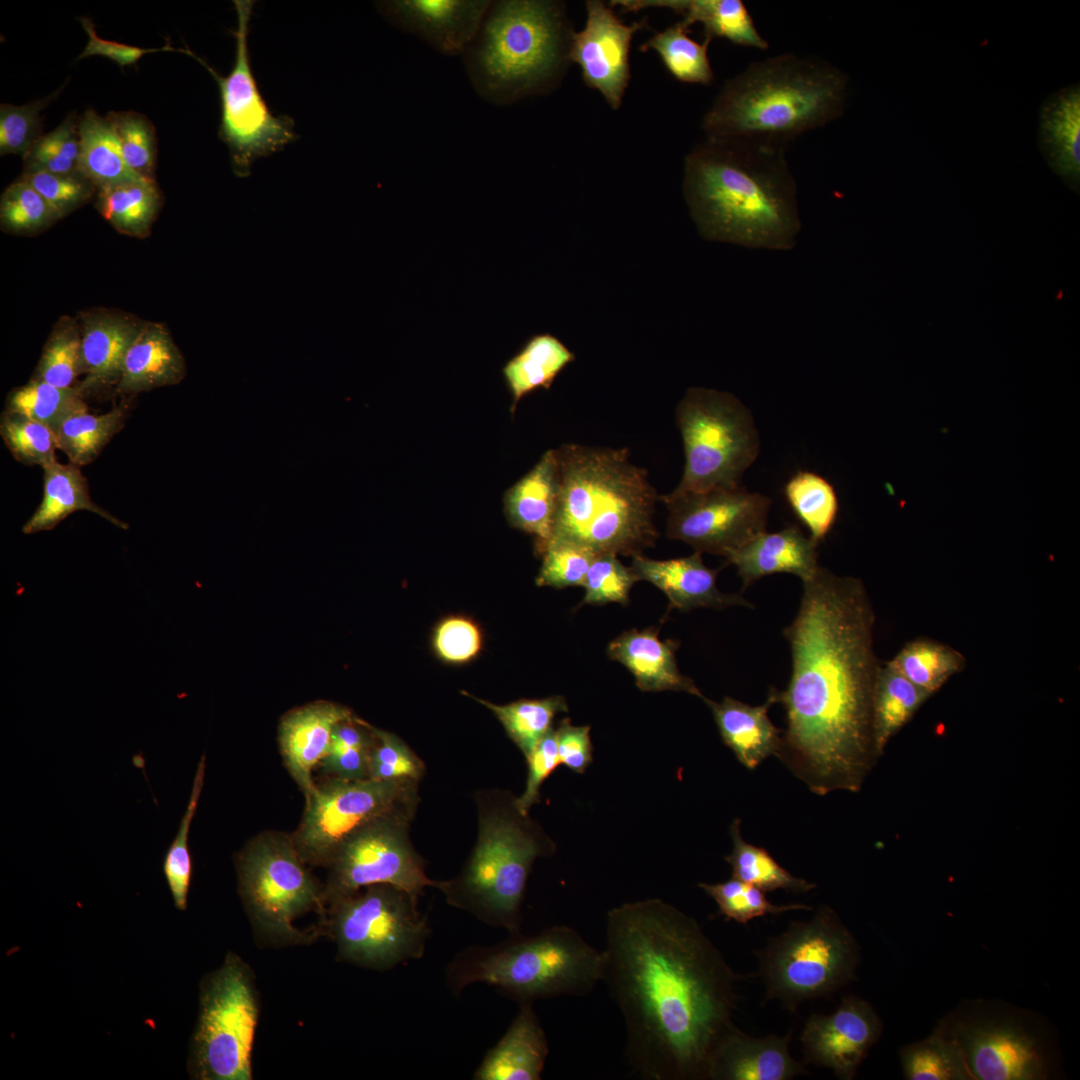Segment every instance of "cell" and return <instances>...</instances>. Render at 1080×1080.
I'll return each instance as SVG.
<instances>
[{
	"instance_id": "obj_15",
	"label": "cell",
	"mask_w": 1080,
	"mask_h": 1080,
	"mask_svg": "<svg viewBox=\"0 0 1080 1080\" xmlns=\"http://www.w3.org/2000/svg\"><path fill=\"white\" fill-rule=\"evenodd\" d=\"M234 6L236 49L228 75H219L192 51L184 49V53L200 62L217 82L221 104L219 137L228 147L233 172L244 178L255 160L282 150L298 136L291 117L271 113L251 70L247 40L254 1L235 0Z\"/></svg>"
},
{
	"instance_id": "obj_59",
	"label": "cell",
	"mask_w": 1080,
	"mask_h": 1080,
	"mask_svg": "<svg viewBox=\"0 0 1080 1080\" xmlns=\"http://www.w3.org/2000/svg\"><path fill=\"white\" fill-rule=\"evenodd\" d=\"M50 98L21 106L1 104L0 154L2 156L17 154L25 157L36 140L42 136L40 112Z\"/></svg>"
},
{
	"instance_id": "obj_17",
	"label": "cell",
	"mask_w": 1080,
	"mask_h": 1080,
	"mask_svg": "<svg viewBox=\"0 0 1080 1080\" xmlns=\"http://www.w3.org/2000/svg\"><path fill=\"white\" fill-rule=\"evenodd\" d=\"M668 510L666 535L695 551L726 558L766 531L772 501L742 486L659 495Z\"/></svg>"
},
{
	"instance_id": "obj_23",
	"label": "cell",
	"mask_w": 1080,
	"mask_h": 1080,
	"mask_svg": "<svg viewBox=\"0 0 1080 1080\" xmlns=\"http://www.w3.org/2000/svg\"><path fill=\"white\" fill-rule=\"evenodd\" d=\"M791 1031L784 1036L752 1037L734 1024L715 1045L707 1069L710 1080H788L807 1074L789 1050Z\"/></svg>"
},
{
	"instance_id": "obj_60",
	"label": "cell",
	"mask_w": 1080,
	"mask_h": 1080,
	"mask_svg": "<svg viewBox=\"0 0 1080 1080\" xmlns=\"http://www.w3.org/2000/svg\"><path fill=\"white\" fill-rule=\"evenodd\" d=\"M526 761L528 774L525 789L521 796H516V805L523 814H529L530 808L539 802L543 782L560 765L554 727L541 739Z\"/></svg>"
},
{
	"instance_id": "obj_42",
	"label": "cell",
	"mask_w": 1080,
	"mask_h": 1080,
	"mask_svg": "<svg viewBox=\"0 0 1080 1080\" xmlns=\"http://www.w3.org/2000/svg\"><path fill=\"white\" fill-rule=\"evenodd\" d=\"M730 834L733 849L725 857V861L731 866L732 878L756 886L762 891L783 889L806 893L816 887L815 883L788 872L765 848L747 843L741 836L739 819H735L730 825Z\"/></svg>"
},
{
	"instance_id": "obj_31",
	"label": "cell",
	"mask_w": 1080,
	"mask_h": 1080,
	"mask_svg": "<svg viewBox=\"0 0 1080 1080\" xmlns=\"http://www.w3.org/2000/svg\"><path fill=\"white\" fill-rule=\"evenodd\" d=\"M1039 149L1050 166L1075 191L1080 182V85L1048 95L1039 109Z\"/></svg>"
},
{
	"instance_id": "obj_33",
	"label": "cell",
	"mask_w": 1080,
	"mask_h": 1080,
	"mask_svg": "<svg viewBox=\"0 0 1080 1080\" xmlns=\"http://www.w3.org/2000/svg\"><path fill=\"white\" fill-rule=\"evenodd\" d=\"M611 4L626 12L668 8L682 17L679 23L687 30L694 23H701L707 39L724 38L736 45L760 50L769 47L741 0H619Z\"/></svg>"
},
{
	"instance_id": "obj_53",
	"label": "cell",
	"mask_w": 1080,
	"mask_h": 1080,
	"mask_svg": "<svg viewBox=\"0 0 1080 1080\" xmlns=\"http://www.w3.org/2000/svg\"><path fill=\"white\" fill-rule=\"evenodd\" d=\"M58 220L41 195L22 177L10 184L0 200V223L17 234L38 232Z\"/></svg>"
},
{
	"instance_id": "obj_24",
	"label": "cell",
	"mask_w": 1080,
	"mask_h": 1080,
	"mask_svg": "<svg viewBox=\"0 0 1080 1080\" xmlns=\"http://www.w3.org/2000/svg\"><path fill=\"white\" fill-rule=\"evenodd\" d=\"M631 568L640 580L648 581L669 600V610L676 608L688 611L695 608L725 609L730 606L753 608L739 594H726L716 586V578L721 568L707 567L702 560V553L668 559L655 560L642 554L632 557Z\"/></svg>"
},
{
	"instance_id": "obj_22",
	"label": "cell",
	"mask_w": 1080,
	"mask_h": 1080,
	"mask_svg": "<svg viewBox=\"0 0 1080 1080\" xmlns=\"http://www.w3.org/2000/svg\"><path fill=\"white\" fill-rule=\"evenodd\" d=\"M353 715L346 706L318 700L280 719L277 740L283 764L304 797L315 785L312 773L329 750L334 727Z\"/></svg>"
},
{
	"instance_id": "obj_51",
	"label": "cell",
	"mask_w": 1080,
	"mask_h": 1080,
	"mask_svg": "<svg viewBox=\"0 0 1080 1080\" xmlns=\"http://www.w3.org/2000/svg\"><path fill=\"white\" fill-rule=\"evenodd\" d=\"M79 120L68 116L53 131L36 140L24 157L25 169L62 175L80 174Z\"/></svg>"
},
{
	"instance_id": "obj_61",
	"label": "cell",
	"mask_w": 1080,
	"mask_h": 1080,
	"mask_svg": "<svg viewBox=\"0 0 1080 1080\" xmlns=\"http://www.w3.org/2000/svg\"><path fill=\"white\" fill-rule=\"evenodd\" d=\"M555 731L559 763L575 773H584L593 761L590 726H575L564 718Z\"/></svg>"
},
{
	"instance_id": "obj_10",
	"label": "cell",
	"mask_w": 1080,
	"mask_h": 1080,
	"mask_svg": "<svg viewBox=\"0 0 1080 1080\" xmlns=\"http://www.w3.org/2000/svg\"><path fill=\"white\" fill-rule=\"evenodd\" d=\"M754 976L765 1001L778 1000L795 1011L803 1002L827 997L855 978L860 949L836 911L821 905L807 921H793L756 951Z\"/></svg>"
},
{
	"instance_id": "obj_25",
	"label": "cell",
	"mask_w": 1080,
	"mask_h": 1080,
	"mask_svg": "<svg viewBox=\"0 0 1080 1080\" xmlns=\"http://www.w3.org/2000/svg\"><path fill=\"white\" fill-rule=\"evenodd\" d=\"M818 545L798 526L788 525L780 531L760 533L725 560L737 568L744 588L775 573H791L804 582L820 568Z\"/></svg>"
},
{
	"instance_id": "obj_63",
	"label": "cell",
	"mask_w": 1080,
	"mask_h": 1080,
	"mask_svg": "<svg viewBox=\"0 0 1080 1080\" xmlns=\"http://www.w3.org/2000/svg\"><path fill=\"white\" fill-rule=\"evenodd\" d=\"M369 751L330 746L319 766L324 775L341 779L368 778Z\"/></svg>"
},
{
	"instance_id": "obj_48",
	"label": "cell",
	"mask_w": 1080,
	"mask_h": 1080,
	"mask_svg": "<svg viewBox=\"0 0 1080 1080\" xmlns=\"http://www.w3.org/2000/svg\"><path fill=\"white\" fill-rule=\"evenodd\" d=\"M84 373L80 327L62 320L51 333L33 379L59 388H71Z\"/></svg>"
},
{
	"instance_id": "obj_56",
	"label": "cell",
	"mask_w": 1080,
	"mask_h": 1080,
	"mask_svg": "<svg viewBox=\"0 0 1080 1080\" xmlns=\"http://www.w3.org/2000/svg\"><path fill=\"white\" fill-rule=\"evenodd\" d=\"M542 554L536 584L554 588L582 586L597 555L587 547L555 538L549 541Z\"/></svg>"
},
{
	"instance_id": "obj_13",
	"label": "cell",
	"mask_w": 1080,
	"mask_h": 1080,
	"mask_svg": "<svg viewBox=\"0 0 1080 1080\" xmlns=\"http://www.w3.org/2000/svg\"><path fill=\"white\" fill-rule=\"evenodd\" d=\"M431 929L418 897L391 884H375L327 907L326 934L337 958L385 971L423 957Z\"/></svg>"
},
{
	"instance_id": "obj_34",
	"label": "cell",
	"mask_w": 1080,
	"mask_h": 1080,
	"mask_svg": "<svg viewBox=\"0 0 1080 1080\" xmlns=\"http://www.w3.org/2000/svg\"><path fill=\"white\" fill-rule=\"evenodd\" d=\"M42 469L44 471L42 501L23 525L24 534L52 530L70 514L82 510L95 513L119 528H128L127 523L91 500L87 480L80 466L71 462L61 464L55 460L43 466Z\"/></svg>"
},
{
	"instance_id": "obj_28",
	"label": "cell",
	"mask_w": 1080,
	"mask_h": 1080,
	"mask_svg": "<svg viewBox=\"0 0 1080 1080\" xmlns=\"http://www.w3.org/2000/svg\"><path fill=\"white\" fill-rule=\"evenodd\" d=\"M533 1003L519 1011L501 1039L486 1053L475 1080H539L549 1053L545 1031Z\"/></svg>"
},
{
	"instance_id": "obj_19",
	"label": "cell",
	"mask_w": 1080,
	"mask_h": 1080,
	"mask_svg": "<svg viewBox=\"0 0 1080 1080\" xmlns=\"http://www.w3.org/2000/svg\"><path fill=\"white\" fill-rule=\"evenodd\" d=\"M586 11L585 27L572 33L569 60L580 66L585 84L598 90L616 110L631 76V40L645 22L626 25L617 18L610 4L598 0L587 1Z\"/></svg>"
},
{
	"instance_id": "obj_36",
	"label": "cell",
	"mask_w": 1080,
	"mask_h": 1080,
	"mask_svg": "<svg viewBox=\"0 0 1080 1080\" xmlns=\"http://www.w3.org/2000/svg\"><path fill=\"white\" fill-rule=\"evenodd\" d=\"M79 134L78 172L97 190L142 178L127 166L117 134L107 117L88 110L79 119Z\"/></svg>"
},
{
	"instance_id": "obj_4",
	"label": "cell",
	"mask_w": 1080,
	"mask_h": 1080,
	"mask_svg": "<svg viewBox=\"0 0 1080 1080\" xmlns=\"http://www.w3.org/2000/svg\"><path fill=\"white\" fill-rule=\"evenodd\" d=\"M849 76L810 57L783 53L752 62L722 86L701 126L708 138L785 149L845 111Z\"/></svg>"
},
{
	"instance_id": "obj_2",
	"label": "cell",
	"mask_w": 1080,
	"mask_h": 1080,
	"mask_svg": "<svg viewBox=\"0 0 1080 1080\" xmlns=\"http://www.w3.org/2000/svg\"><path fill=\"white\" fill-rule=\"evenodd\" d=\"M874 624L863 582L820 567L803 582L799 610L784 629L792 670L777 691L787 727L776 756L817 795L860 791L881 756L873 725L881 666Z\"/></svg>"
},
{
	"instance_id": "obj_9",
	"label": "cell",
	"mask_w": 1080,
	"mask_h": 1080,
	"mask_svg": "<svg viewBox=\"0 0 1080 1080\" xmlns=\"http://www.w3.org/2000/svg\"><path fill=\"white\" fill-rule=\"evenodd\" d=\"M237 890L256 941L263 946L310 944L297 926L309 913L327 920L323 884L311 874L290 833L266 830L235 854Z\"/></svg>"
},
{
	"instance_id": "obj_57",
	"label": "cell",
	"mask_w": 1080,
	"mask_h": 1080,
	"mask_svg": "<svg viewBox=\"0 0 1080 1080\" xmlns=\"http://www.w3.org/2000/svg\"><path fill=\"white\" fill-rule=\"evenodd\" d=\"M22 178L41 195L57 219L83 205L97 189L81 174L62 175L25 169Z\"/></svg>"
},
{
	"instance_id": "obj_5",
	"label": "cell",
	"mask_w": 1080,
	"mask_h": 1080,
	"mask_svg": "<svg viewBox=\"0 0 1080 1080\" xmlns=\"http://www.w3.org/2000/svg\"><path fill=\"white\" fill-rule=\"evenodd\" d=\"M555 450L559 481L552 538L596 554L632 557L655 545L659 495L627 448L567 443Z\"/></svg>"
},
{
	"instance_id": "obj_7",
	"label": "cell",
	"mask_w": 1080,
	"mask_h": 1080,
	"mask_svg": "<svg viewBox=\"0 0 1080 1080\" xmlns=\"http://www.w3.org/2000/svg\"><path fill=\"white\" fill-rule=\"evenodd\" d=\"M476 843L461 871L436 881L446 902L481 922L521 933V907L528 877L538 857L555 850L543 829L523 814L516 796L506 790H478L475 795Z\"/></svg>"
},
{
	"instance_id": "obj_12",
	"label": "cell",
	"mask_w": 1080,
	"mask_h": 1080,
	"mask_svg": "<svg viewBox=\"0 0 1080 1080\" xmlns=\"http://www.w3.org/2000/svg\"><path fill=\"white\" fill-rule=\"evenodd\" d=\"M685 466L680 495L739 486L756 460L760 438L749 409L732 393L689 388L676 408Z\"/></svg>"
},
{
	"instance_id": "obj_58",
	"label": "cell",
	"mask_w": 1080,
	"mask_h": 1080,
	"mask_svg": "<svg viewBox=\"0 0 1080 1080\" xmlns=\"http://www.w3.org/2000/svg\"><path fill=\"white\" fill-rule=\"evenodd\" d=\"M483 645L480 627L466 616H449L441 620L432 635V647L445 663L460 665L478 656Z\"/></svg>"
},
{
	"instance_id": "obj_55",
	"label": "cell",
	"mask_w": 1080,
	"mask_h": 1080,
	"mask_svg": "<svg viewBox=\"0 0 1080 1080\" xmlns=\"http://www.w3.org/2000/svg\"><path fill=\"white\" fill-rule=\"evenodd\" d=\"M637 581L640 579L634 570L625 566L617 555L597 554L582 585L585 589L582 604L620 603L626 605L629 601L630 590Z\"/></svg>"
},
{
	"instance_id": "obj_54",
	"label": "cell",
	"mask_w": 1080,
	"mask_h": 1080,
	"mask_svg": "<svg viewBox=\"0 0 1080 1080\" xmlns=\"http://www.w3.org/2000/svg\"><path fill=\"white\" fill-rule=\"evenodd\" d=\"M372 730L375 743L369 753L368 778L419 782L424 776L425 765L416 753L396 734L373 725Z\"/></svg>"
},
{
	"instance_id": "obj_32",
	"label": "cell",
	"mask_w": 1080,
	"mask_h": 1080,
	"mask_svg": "<svg viewBox=\"0 0 1080 1080\" xmlns=\"http://www.w3.org/2000/svg\"><path fill=\"white\" fill-rule=\"evenodd\" d=\"M186 375V364L165 325L148 322L130 345L116 391L134 394L179 383Z\"/></svg>"
},
{
	"instance_id": "obj_18",
	"label": "cell",
	"mask_w": 1080,
	"mask_h": 1080,
	"mask_svg": "<svg viewBox=\"0 0 1080 1080\" xmlns=\"http://www.w3.org/2000/svg\"><path fill=\"white\" fill-rule=\"evenodd\" d=\"M941 1027L959 1044L972 1080H1038L1047 1076L1042 1044L1009 1015L955 1017Z\"/></svg>"
},
{
	"instance_id": "obj_44",
	"label": "cell",
	"mask_w": 1080,
	"mask_h": 1080,
	"mask_svg": "<svg viewBox=\"0 0 1080 1080\" xmlns=\"http://www.w3.org/2000/svg\"><path fill=\"white\" fill-rule=\"evenodd\" d=\"M127 406L120 404L109 412L94 415L83 410L67 418L56 436L58 447L78 466L91 463L110 439L121 429Z\"/></svg>"
},
{
	"instance_id": "obj_37",
	"label": "cell",
	"mask_w": 1080,
	"mask_h": 1080,
	"mask_svg": "<svg viewBox=\"0 0 1080 1080\" xmlns=\"http://www.w3.org/2000/svg\"><path fill=\"white\" fill-rule=\"evenodd\" d=\"M160 204L154 180L138 178L98 189L99 213L117 231L132 237L149 234Z\"/></svg>"
},
{
	"instance_id": "obj_3",
	"label": "cell",
	"mask_w": 1080,
	"mask_h": 1080,
	"mask_svg": "<svg viewBox=\"0 0 1080 1080\" xmlns=\"http://www.w3.org/2000/svg\"><path fill=\"white\" fill-rule=\"evenodd\" d=\"M786 150L708 138L685 158L683 192L706 240L787 251L801 229L797 187Z\"/></svg>"
},
{
	"instance_id": "obj_8",
	"label": "cell",
	"mask_w": 1080,
	"mask_h": 1080,
	"mask_svg": "<svg viewBox=\"0 0 1080 1080\" xmlns=\"http://www.w3.org/2000/svg\"><path fill=\"white\" fill-rule=\"evenodd\" d=\"M448 989L459 996L485 983L519 1005L538 999L587 996L603 976V951L573 928L555 925L532 935H510L493 946H470L445 969Z\"/></svg>"
},
{
	"instance_id": "obj_50",
	"label": "cell",
	"mask_w": 1080,
	"mask_h": 1080,
	"mask_svg": "<svg viewBox=\"0 0 1080 1080\" xmlns=\"http://www.w3.org/2000/svg\"><path fill=\"white\" fill-rule=\"evenodd\" d=\"M0 434L11 454L21 463L43 467L56 460L57 436L38 421L5 410L1 415Z\"/></svg>"
},
{
	"instance_id": "obj_26",
	"label": "cell",
	"mask_w": 1080,
	"mask_h": 1080,
	"mask_svg": "<svg viewBox=\"0 0 1080 1080\" xmlns=\"http://www.w3.org/2000/svg\"><path fill=\"white\" fill-rule=\"evenodd\" d=\"M658 634L654 627L624 631L609 643L607 655L630 671L642 691L686 692L702 699L704 695L693 680L678 669L675 653L679 642L661 640Z\"/></svg>"
},
{
	"instance_id": "obj_49",
	"label": "cell",
	"mask_w": 1080,
	"mask_h": 1080,
	"mask_svg": "<svg viewBox=\"0 0 1080 1080\" xmlns=\"http://www.w3.org/2000/svg\"><path fill=\"white\" fill-rule=\"evenodd\" d=\"M698 887L715 901L718 915L744 925L768 914L812 909L804 904L775 905L767 899L764 891L735 878L713 884L699 883Z\"/></svg>"
},
{
	"instance_id": "obj_6",
	"label": "cell",
	"mask_w": 1080,
	"mask_h": 1080,
	"mask_svg": "<svg viewBox=\"0 0 1080 1080\" xmlns=\"http://www.w3.org/2000/svg\"><path fill=\"white\" fill-rule=\"evenodd\" d=\"M572 33L560 2L492 1L462 54L471 85L499 106L551 91L570 61Z\"/></svg>"
},
{
	"instance_id": "obj_11",
	"label": "cell",
	"mask_w": 1080,
	"mask_h": 1080,
	"mask_svg": "<svg viewBox=\"0 0 1080 1080\" xmlns=\"http://www.w3.org/2000/svg\"><path fill=\"white\" fill-rule=\"evenodd\" d=\"M252 969L228 952L199 984L198 1016L189 1042L187 1070L196 1080H252V1051L259 1019Z\"/></svg>"
},
{
	"instance_id": "obj_27",
	"label": "cell",
	"mask_w": 1080,
	"mask_h": 1080,
	"mask_svg": "<svg viewBox=\"0 0 1080 1080\" xmlns=\"http://www.w3.org/2000/svg\"><path fill=\"white\" fill-rule=\"evenodd\" d=\"M142 324L107 311L81 317V340L85 378L76 387L83 395L118 383L125 355Z\"/></svg>"
},
{
	"instance_id": "obj_43",
	"label": "cell",
	"mask_w": 1080,
	"mask_h": 1080,
	"mask_svg": "<svg viewBox=\"0 0 1080 1080\" xmlns=\"http://www.w3.org/2000/svg\"><path fill=\"white\" fill-rule=\"evenodd\" d=\"M785 498L797 518L820 543L833 528L839 509L833 485L811 471H799L784 486Z\"/></svg>"
},
{
	"instance_id": "obj_62",
	"label": "cell",
	"mask_w": 1080,
	"mask_h": 1080,
	"mask_svg": "<svg viewBox=\"0 0 1080 1080\" xmlns=\"http://www.w3.org/2000/svg\"><path fill=\"white\" fill-rule=\"evenodd\" d=\"M80 22L88 35V43L82 53L78 56L77 60L98 55L107 57L119 66L125 67L135 64L141 57L149 53L160 51L181 52V49L173 48L170 45L160 48H141L116 41L105 40L97 35L92 21L87 18H81Z\"/></svg>"
},
{
	"instance_id": "obj_52",
	"label": "cell",
	"mask_w": 1080,
	"mask_h": 1080,
	"mask_svg": "<svg viewBox=\"0 0 1080 1080\" xmlns=\"http://www.w3.org/2000/svg\"><path fill=\"white\" fill-rule=\"evenodd\" d=\"M106 117L117 134L127 166L142 178L154 180L157 145L150 120L134 111L111 112Z\"/></svg>"
},
{
	"instance_id": "obj_39",
	"label": "cell",
	"mask_w": 1080,
	"mask_h": 1080,
	"mask_svg": "<svg viewBox=\"0 0 1080 1080\" xmlns=\"http://www.w3.org/2000/svg\"><path fill=\"white\" fill-rule=\"evenodd\" d=\"M888 663L932 696L966 666L965 656L948 644L919 637L908 641Z\"/></svg>"
},
{
	"instance_id": "obj_46",
	"label": "cell",
	"mask_w": 1080,
	"mask_h": 1080,
	"mask_svg": "<svg viewBox=\"0 0 1080 1080\" xmlns=\"http://www.w3.org/2000/svg\"><path fill=\"white\" fill-rule=\"evenodd\" d=\"M6 410L38 421L57 433L71 415L87 410L83 395L77 387L59 388L32 379L14 389L6 401Z\"/></svg>"
},
{
	"instance_id": "obj_20",
	"label": "cell",
	"mask_w": 1080,
	"mask_h": 1080,
	"mask_svg": "<svg viewBox=\"0 0 1080 1080\" xmlns=\"http://www.w3.org/2000/svg\"><path fill=\"white\" fill-rule=\"evenodd\" d=\"M881 1033L882 1022L873 1007L849 995L832 1014H812L800 1039L807 1062L851 1080Z\"/></svg>"
},
{
	"instance_id": "obj_40",
	"label": "cell",
	"mask_w": 1080,
	"mask_h": 1080,
	"mask_svg": "<svg viewBox=\"0 0 1080 1080\" xmlns=\"http://www.w3.org/2000/svg\"><path fill=\"white\" fill-rule=\"evenodd\" d=\"M493 712L509 738L515 743L525 759L533 752L541 739L553 728V720L560 712H567L566 699L560 695L540 699H520L498 705L463 691Z\"/></svg>"
},
{
	"instance_id": "obj_30",
	"label": "cell",
	"mask_w": 1080,
	"mask_h": 1080,
	"mask_svg": "<svg viewBox=\"0 0 1080 1080\" xmlns=\"http://www.w3.org/2000/svg\"><path fill=\"white\" fill-rule=\"evenodd\" d=\"M558 481L556 450L549 449L504 495L508 522L512 527L534 535L540 553L553 535Z\"/></svg>"
},
{
	"instance_id": "obj_35",
	"label": "cell",
	"mask_w": 1080,
	"mask_h": 1080,
	"mask_svg": "<svg viewBox=\"0 0 1080 1080\" xmlns=\"http://www.w3.org/2000/svg\"><path fill=\"white\" fill-rule=\"evenodd\" d=\"M575 360V354L556 336H532L503 367V376L512 396L511 412L527 394L549 389L558 374Z\"/></svg>"
},
{
	"instance_id": "obj_38",
	"label": "cell",
	"mask_w": 1080,
	"mask_h": 1080,
	"mask_svg": "<svg viewBox=\"0 0 1080 1080\" xmlns=\"http://www.w3.org/2000/svg\"><path fill=\"white\" fill-rule=\"evenodd\" d=\"M932 695L917 687L888 662L880 666L873 699V725L880 755Z\"/></svg>"
},
{
	"instance_id": "obj_41",
	"label": "cell",
	"mask_w": 1080,
	"mask_h": 1080,
	"mask_svg": "<svg viewBox=\"0 0 1080 1080\" xmlns=\"http://www.w3.org/2000/svg\"><path fill=\"white\" fill-rule=\"evenodd\" d=\"M899 1056L908 1080H972L959 1044L941 1026L901 1048Z\"/></svg>"
},
{
	"instance_id": "obj_14",
	"label": "cell",
	"mask_w": 1080,
	"mask_h": 1080,
	"mask_svg": "<svg viewBox=\"0 0 1080 1080\" xmlns=\"http://www.w3.org/2000/svg\"><path fill=\"white\" fill-rule=\"evenodd\" d=\"M304 798L300 823L291 836L308 866L327 868L341 843L361 826L393 812L415 813L418 782L326 776Z\"/></svg>"
},
{
	"instance_id": "obj_29",
	"label": "cell",
	"mask_w": 1080,
	"mask_h": 1080,
	"mask_svg": "<svg viewBox=\"0 0 1080 1080\" xmlns=\"http://www.w3.org/2000/svg\"><path fill=\"white\" fill-rule=\"evenodd\" d=\"M777 691L771 688L766 701L758 706L731 697L721 702L702 698L712 711L723 742L749 770H754L767 757L777 755L780 749L782 732L768 716L769 708L778 701Z\"/></svg>"
},
{
	"instance_id": "obj_21",
	"label": "cell",
	"mask_w": 1080,
	"mask_h": 1080,
	"mask_svg": "<svg viewBox=\"0 0 1080 1080\" xmlns=\"http://www.w3.org/2000/svg\"><path fill=\"white\" fill-rule=\"evenodd\" d=\"M489 0H394L376 2L379 12L400 30L437 52L463 54L491 6Z\"/></svg>"
},
{
	"instance_id": "obj_16",
	"label": "cell",
	"mask_w": 1080,
	"mask_h": 1080,
	"mask_svg": "<svg viewBox=\"0 0 1080 1080\" xmlns=\"http://www.w3.org/2000/svg\"><path fill=\"white\" fill-rule=\"evenodd\" d=\"M415 813L399 811L380 816L351 833L338 847L323 884L331 903L375 884H391L419 897L435 882L410 839Z\"/></svg>"
},
{
	"instance_id": "obj_1",
	"label": "cell",
	"mask_w": 1080,
	"mask_h": 1080,
	"mask_svg": "<svg viewBox=\"0 0 1080 1080\" xmlns=\"http://www.w3.org/2000/svg\"><path fill=\"white\" fill-rule=\"evenodd\" d=\"M603 976L626 1028V1063L646 1080H705L733 1025L736 973L697 920L653 898L606 916Z\"/></svg>"
},
{
	"instance_id": "obj_45",
	"label": "cell",
	"mask_w": 1080,
	"mask_h": 1080,
	"mask_svg": "<svg viewBox=\"0 0 1080 1080\" xmlns=\"http://www.w3.org/2000/svg\"><path fill=\"white\" fill-rule=\"evenodd\" d=\"M687 31L680 23H677L662 32H657L642 45L641 50H655L667 70L677 80L710 85L714 79L708 57V46L711 40L705 38L702 43H699L691 39Z\"/></svg>"
},
{
	"instance_id": "obj_47",
	"label": "cell",
	"mask_w": 1080,
	"mask_h": 1080,
	"mask_svg": "<svg viewBox=\"0 0 1080 1080\" xmlns=\"http://www.w3.org/2000/svg\"><path fill=\"white\" fill-rule=\"evenodd\" d=\"M205 770L206 756L203 754L196 768L186 810L179 823L177 833L165 853L162 863L164 877L174 905L181 911H184L187 908L192 877V858L188 846L189 830L203 789Z\"/></svg>"
}]
</instances>
